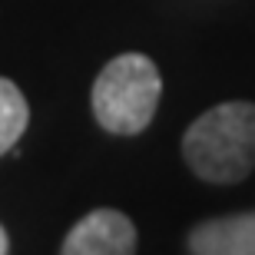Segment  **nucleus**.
<instances>
[{
	"mask_svg": "<svg viewBox=\"0 0 255 255\" xmlns=\"http://www.w3.org/2000/svg\"><path fill=\"white\" fill-rule=\"evenodd\" d=\"M182 159L202 182H242L255 169V103H219L192 120L182 136Z\"/></svg>",
	"mask_w": 255,
	"mask_h": 255,
	"instance_id": "obj_1",
	"label": "nucleus"
},
{
	"mask_svg": "<svg viewBox=\"0 0 255 255\" xmlns=\"http://www.w3.org/2000/svg\"><path fill=\"white\" fill-rule=\"evenodd\" d=\"M162 96V76L149 57L120 53L100 70L90 93L96 123L116 136H136L152 123Z\"/></svg>",
	"mask_w": 255,
	"mask_h": 255,
	"instance_id": "obj_2",
	"label": "nucleus"
},
{
	"mask_svg": "<svg viewBox=\"0 0 255 255\" xmlns=\"http://www.w3.org/2000/svg\"><path fill=\"white\" fill-rule=\"evenodd\" d=\"M60 255H136V226L120 209H93L66 232Z\"/></svg>",
	"mask_w": 255,
	"mask_h": 255,
	"instance_id": "obj_3",
	"label": "nucleus"
},
{
	"mask_svg": "<svg viewBox=\"0 0 255 255\" xmlns=\"http://www.w3.org/2000/svg\"><path fill=\"white\" fill-rule=\"evenodd\" d=\"M186 246L192 255H255V212L196 222Z\"/></svg>",
	"mask_w": 255,
	"mask_h": 255,
	"instance_id": "obj_4",
	"label": "nucleus"
},
{
	"mask_svg": "<svg viewBox=\"0 0 255 255\" xmlns=\"http://www.w3.org/2000/svg\"><path fill=\"white\" fill-rule=\"evenodd\" d=\"M27 123H30V106L20 93V86L0 76V156L17 146Z\"/></svg>",
	"mask_w": 255,
	"mask_h": 255,
	"instance_id": "obj_5",
	"label": "nucleus"
},
{
	"mask_svg": "<svg viewBox=\"0 0 255 255\" xmlns=\"http://www.w3.org/2000/svg\"><path fill=\"white\" fill-rule=\"evenodd\" d=\"M7 252H10V239L3 232V226H0V255H7Z\"/></svg>",
	"mask_w": 255,
	"mask_h": 255,
	"instance_id": "obj_6",
	"label": "nucleus"
}]
</instances>
